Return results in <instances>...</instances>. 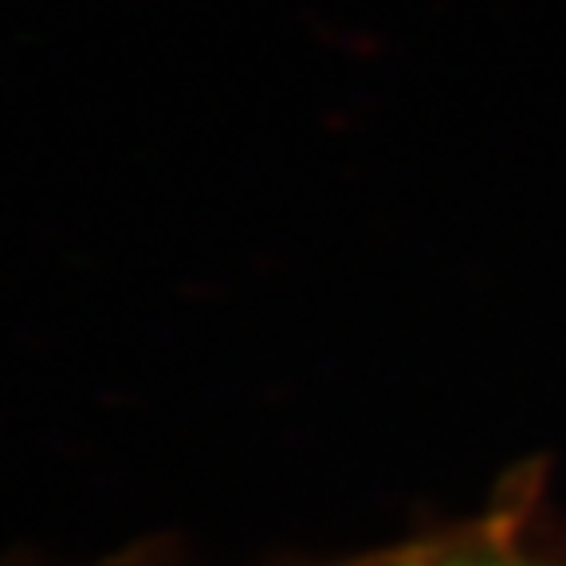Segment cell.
Returning a JSON list of instances; mask_svg holds the SVG:
<instances>
[{"instance_id":"1","label":"cell","mask_w":566,"mask_h":566,"mask_svg":"<svg viewBox=\"0 0 566 566\" xmlns=\"http://www.w3.org/2000/svg\"><path fill=\"white\" fill-rule=\"evenodd\" d=\"M346 566H555L543 558L520 555L500 543H441V547H413L401 555H381L370 563H346Z\"/></svg>"},{"instance_id":"2","label":"cell","mask_w":566,"mask_h":566,"mask_svg":"<svg viewBox=\"0 0 566 566\" xmlns=\"http://www.w3.org/2000/svg\"><path fill=\"white\" fill-rule=\"evenodd\" d=\"M95 566H166L158 558H111V563H95Z\"/></svg>"}]
</instances>
